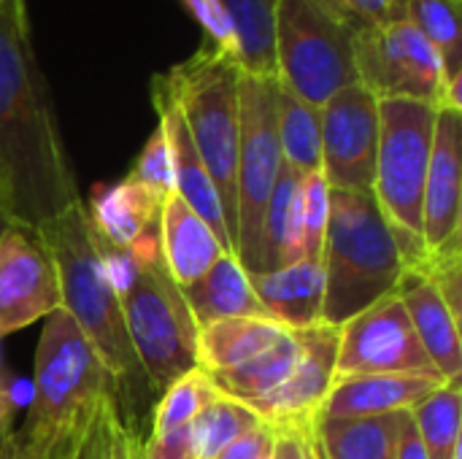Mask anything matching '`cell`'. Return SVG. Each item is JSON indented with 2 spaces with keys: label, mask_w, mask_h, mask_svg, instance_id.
Listing matches in <instances>:
<instances>
[{
  "label": "cell",
  "mask_w": 462,
  "mask_h": 459,
  "mask_svg": "<svg viewBox=\"0 0 462 459\" xmlns=\"http://www.w3.org/2000/svg\"><path fill=\"white\" fill-rule=\"evenodd\" d=\"M79 200L32 51L27 0H5L0 3V206L16 225L38 230Z\"/></svg>",
  "instance_id": "obj_1"
},
{
  "label": "cell",
  "mask_w": 462,
  "mask_h": 459,
  "mask_svg": "<svg viewBox=\"0 0 462 459\" xmlns=\"http://www.w3.org/2000/svg\"><path fill=\"white\" fill-rule=\"evenodd\" d=\"M38 235L43 238L60 273V308L70 314L106 365L114 381V406L122 427L141 438V425L152 417L157 395L133 352L122 300L103 271L84 203H73L60 216L38 227Z\"/></svg>",
  "instance_id": "obj_2"
},
{
  "label": "cell",
  "mask_w": 462,
  "mask_h": 459,
  "mask_svg": "<svg viewBox=\"0 0 462 459\" xmlns=\"http://www.w3.org/2000/svg\"><path fill=\"white\" fill-rule=\"evenodd\" d=\"M114 400V381L65 308L43 319L27 422L14 433L27 459H62Z\"/></svg>",
  "instance_id": "obj_3"
},
{
  "label": "cell",
  "mask_w": 462,
  "mask_h": 459,
  "mask_svg": "<svg viewBox=\"0 0 462 459\" xmlns=\"http://www.w3.org/2000/svg\"><path fill=\"white\" fill-rule=\"evenodd\" d=\"M322 322L341 327L384 295L395 292L403 262L395 233L374 192L330 189V219L322 243Z\"/></svg>",
  "instance_id": "obj_4"
},
{
  "label": "cell",
  "mask_w": 462,
  "mask_h": 459,
  "mask_svg": "<svg viewBox=\"0 0 462 459\" xmlns=\"http://www.w3.org/2000/svg\"><path fill=\"white\" fill-rule=\"evenodd\" d=\"M130 254L135 271L122 300V314L133 352L149 379V387L160 398L176 379L198 368V322L181 295V287L171 279L160 252V222L152 225Z\"/></svg>",
  "instance_id": "obj_5"
},
{
  "label": "cell",
  "mask_w": 462,
  "mask_h": 459,
  "mask_svg": "<svg viewBox=\"0 0 462 459\" xmlns=\"http://www.w3.org/2000/svg\"><path fill=\"white\" fill-rule=\"evenodd\" d=\"M187 122L189 138L214 181L236 254V168H238V84L236 60L203 43L189 60L160 76Z\"/></svg>",
  "instance_id": "obj_6"
},
{
  "label": "cell",
  "mask_w": 462,
  "mask_h": 459,
  "mask_svg": "<svg viewBox=\"0 0 462 459\" xmlns=\"http://www.w3.org/2000/svg\"><path fill=\"white\" fill-rule=\"evenodd\" d=\"M360 27L333 0H279L273 19L279 84L314 108L357 84L355 35Z\"/></svg>",
  "instance_id": "obj_7"
},
{
  "label": "cell",
  "mask_w": 462,
  "mask_h": 459,
  "mask_svg": "<svg viewBox=\"0 0 462 459\" xmlns=\"http://www.w3.org/2000/svg\"><path fill=\"white\" fill-rule=\"evenodd\" d=\"M236 168V257L246 273L260 271V235L271 192L284 162L279 146V78L241 70Z\"/></svg>",
  "instance_id": "obj_8"
},
{
  "label": "cell",
  "mask_w": 462,
  "mask_h": 459,
  "mask_svg": "<svg viewBox=\"0 0 462 459\" xmlns=\"http://www.w3.org/2000/svg\"><path fill=\"white\" fill-rule=\"evenodd\" d=\"M439 108L420 100H379L374 200L390 227L422 235V195Z\"/></svg>",
  "instance_id": "obj_9"
},
{
  "label": "cell",
  "mask_w": 462,
  "mask_h": 459,
  "mask_svg": "<svg viewBox=\"0 0 462 459\" xmlns=\"http://www.w3.org/2000/svg\"><path fill=\"white\" fill-rule=\"evenodd\" d=\"M357 81L379 100L406 97L441 108L444 65L430 41L409 22L365 24L355 35Z\"/></svg>",
  "instance_id": "obj_10"
},
{
  "label": "cell",
  "mask_w": 462,
  "mask_h": 459,
  "mask_svg": "<svg viewBox=\"0 0 462 459\" xmlns=\"http://www.w3.org/2000/svg\"><path fill=\"white\" fill-rule=\"evenodd\" d=\"M338 376H422L444 381L425 354L398 292L384 295L338 327Z\"/></svg>",
  "instance_id": "obj_11"
},
{
  "label": "cell",
  "mask_w": 462,
  "mask_h": 459,
  "mask_svg": "<svg viewBox=\"0 0 462 459\" xmlns=\"http://www.w3.org/2000/svg\"><path fill=\"white\" fill-rule=\"evenodd\" d=\"M322 176L330 189L374 192L379 151V97L360 81L338 89L322 108Z\"/></svg>",
  "instance_id": "obj_12"
},
{
  "label": "cell",
  "mask_w": 462,
  "mask_h": 459,
  "mask_svg": "<svg viewBox=\"0 0 462 459\" xmlns=\"http://www.w3.org/2000/svg\"><path fill=\"white\" fill-rule=\"evenodd\" d=\"M60 306V273L43 238L14 222L0 238V338L46 319Z\"/></svg>",
  "instance_id": "obj_13"
},
{
  "label": "cell",
  "mask_w": 462,
  "mask_h": 459,
  "mask_svg": "<svg viewBox=\"0 0 462 459\" xmlns=\"http://www.w3.org/2000/svg\"><path fill=\"white\" fill-rule=\"evenodd\" d=\"M295 335L300 352L290 376L268 398L252 403V409L271 430L311 433L322 411V403L336 381L338 327L319 322L295 330Z\"/></svg>",
  "instance_id": "obj_14"
},
{
  "label": "cell",
  "mask_w": 462,
  "mask_h": 459,
  "mask_svg": "<svg viewBox=\"0 0 462 459\" xmlns=\"http://www.w3.org/2000/svg\"><path fill=\"white\" fill-rule=\"evenodd\" d=\"M460 181L462 114L457 108H439L422 195V241L428 252L460 241Z\"/></svg>",
  "instance_id": "obj_15"
},
{
  "label": "cell",
  "mask_w": 462,
  "mask_h": 459,
  "mask_svg": "<svg viewBox=\"0 0 462 459\" xmlns=\"http://www.w3.org/2000/svg\"><path fill=\"white\" fill-rule=\"evenodd\" d=\"M152 100L157 108V119L165 127L168 135V146H171V162H173V192L214 230V235L219 238V243L233 254V241L225 225V214H222V203L219 195L214 189V181L189 138L187 122L179 111V103L173 100L171 89L165 87V81L160 76H154L152 81Z\"/></svg>",
  "instance_id": "obj_16"
},
{
  "label": "cell",
  "mask_w": 462,
  "mask_h": 459,
  "mask_svg": "<svg viewBox=\"0 0 462 459\" xmlns=\"http://www.w3.org/2000/svg\"><path fill=\"white\" fill-rule=\"evenodd\" d=\"M411 327L441 373L444 381H460L462 379V341L460 319L449 311L444 298L439 295L436 284L414 271H403L398 287H395Z\"/></svg>",
  "instance_id": "obj_17"
},
{
  "label": "cell",
  "mask_w": 462,
  "mask_h": 459,
  "mask_svg": "<svg viewBox=\"0 0 462 459\" xmlns=\"http://www.w3.org/2000/svg\"><path fill=\"white\" fill-rule=\"evenodd\" d=\"M441 384L422 376H338L317 419H365L414 411Z\"/></svg>",
  "instance_id": "obj_18"
},
{
  "label": "cell",
  "mask_w": 462,
  "mask_h": 459,
  "mask_svg": "<svg viewBox=\"0 0 462 459\" xmlns=\"http://www.w3.org/2000/svg\"><path fill=\"white\" fill-rule=\"evenodd\" d=\"M160 252L179 287L198 281L219 257L230 254L214 230L176 192L160 206Z\"/></svg>",
  "instance_id": "obj_19"
},
{
  "label": "cell",
  "mask_w": 462,
  "mask_h": 459,
  "mask_svg": "<svg viewBox=\"0 0 462 459\" xmlns=\"http://www.w3.org/2000/svg\"><path fill=\"white\" fill-rule=\"evenodd\" d=\"M249 281L263 311L279 325L290 330H300L322 322V303H325L322 262L298 260L276 271L249 273Z\"/></svg>",
  "instance_id": "obj_20"
},
{
  "label": "cell",
  "mask_w": 462,
  "mask_h": 459,
  "mask_svg": "<svg viewBox=\"0 0 462 459\" xmlns=\"http://www.w3.org/2000/svg\"><path fill=\"white\" fill-rule=\"evenodd\" d=\"M162 200L143 189L138 181L125 176L116 184H100L92 189L87 208L92 230L111 246L127 249L160 219Z\"/></svg>",
  "instance_id": "obj_21"
},
{
  "label": "cell",
  "mask_w": 462,
  "mask_h": 459,
  "mask_svg": "<svg viewBox=\"0 0 462 459\" xmlns=\"http://www.w3.org/2000/svg\"><path fill=\"white\" fill-rule=\"evenodd\" d=\"M198 327L233 317H268L252 289L246 268L236 254L219 257L198 281L181 287Z\"/></svg>",
  "instance_id": "obj_22"
},
{
  "label": "cell",
  "mask_w": 462,
  "mask_h": 459,
  "mask_svg": "<svg viewBox=\"0 0 462 459\" xmlns=\"http://www.w3.org/2000/svg\"><path fill=\"white\" fill-rule=\"evenodd\" d=\"M303 176L282 162L276 187L271 192L263 235H260V271H276L303 260Z\"/></svg>",
  "instance_id": "obj_23"
},
{
  "label": "cell",
  "mask_w": 462,
  "mask_h": 459,
  "mask_svg": "<svg viewBox=\"0 0 462 459\" xmlns=\"http://www.w3.org/2000/svg\"><path fill=\"white\" fill-rule=\"evenodd\" d=\"M290 327L271 317H233L198 330V368L208 376L233 371L268 346H273Z\"/></svg>",
  "instance_id": "obj_24"
},
{
  "label": "cell",
  "mask_w": 462,
  "mask_h": 459,
  "mask_svg": "<svg viewBox=\"0 0 462 459\" xmlns=\"http://www.w3.org/2000/svg\"><path fill=\"white\" fill-rule=\"evenodd\" d=\"M411 411L365 419H317L319 459H395L398 438Z\"/></svg>",
  "instance_id": "obj_25"
},
{
  "label": "cell",
  "mask_w": 462,
  "mask_h": 459,
  "mask_svg": "<svg viewBox=\"0 0 462 459\" xmlns=\"http://www.w3.org/2000/svg\"><path fill=\"white\" fill-rule=\"evenodd\" d=\"M406 19L430 41L444 65V103L441 108L462 111V32L460 0H406Z\"/></svg>",
  "instance_id": "obj_26"
},
{
  "label": "cell",
  "mask_w": 462,
  "mask_h": 459,
  "mask_svg": "<svg viewBox=\"0 0 462 459\" xmlns=\"http://www.w3.org/2000/svg\"><path fill=\"white\" fill-rule=\"evenodd\" d=\"M298 335L295 330H287L273 346H268L265 352H260L257 357H252L249 363L217 373L211 376V381L217 384V390L233 400H241L246 406L268 398L292 371L295 360H298Z\"/></svg>",
  "instance_id": "obj_27"
},
{
  "label": "cell",
  "mask_w": 462,
  "mask_h": 459,
  "mask_svg": "<svg viewBox=\"0 0 462 459\" xmlns=\"http://www.w3.org/2000/svg\"><path fill=\"white\" fill-rule=\"evenodd\" d=\"M238 41V68L252 76H276L273 19L279 0H222Z\"/></svg>",
  "instance_id": "obj_28"
},
{
  "label": "cell",
  "mask_w": 462,
  "mask_h": 459,
  "mask_svg": "<svg viewBox=\"0 0 462 459\" xmlns=\"http://www.w3.org/2000/svg\"><path fill=\"white\" fill-rule=\"evenodd\" d=\"M279 146L284 162H290L300 176L322 170L319 108L300 100L284 84H279Z\"/></svg>",
  "instance_id": "obj_29"
},
{
  "label": "cell",
  "mask_w": 462,
  "mask_h": 459,
  "mask_svg": "<svg viewBox=\"0 0 462 459\" xmlns=\"http://www.w3.org/2000/svg\"><path fill=\"white\" fill-rule=\"evenodd\" d=\"M428 459H457L462 454V390L460 381L441 384L411 411Z\"/></svg>",
  "instance_id": "obj_30"
},
{
  "label": "cell",
  "mask_w": 462,
  "mask_h": 459,
  "mask_svg": "<svg viewBox=\"0 0 462 459\" xmlns=\"http://www.w3.org/2000/svg\"><path fill=\"white\" fill-rule=\"evenodd\" d=\"M263 427V419L252 406L233 400L227 395L214 398L192 419V446L195 459H217L227 446H233L246 433Z\"/></svg>",
  "instance_id": "obj_31"
},
{
  "label": "cell",
  "mask_w": 462,
  "mask_h": 459,
  "mask_svg": "<svg viewBox=\"0 0 462 459\" xmlns=\"http://www.w3.org/2000/svg\"><path fill=\"white\" fill-rule=\"evenodd\" d=\"M219 395L222 392L217 390L211 376L203 373L200 368L184 373L157 398V403L152 409V419H149L152 422L149 433H162V430L192 425V419Z\"/></svg>",
  "instance_id": "obj_32"
},
{
  "label": "cell",
  "mask_w": 462,
  "mask_h": 459,
  "mask_svg": "<svg viewBox=\"0 0 462 459\" xmlns=\"http://www.w3.org/2000/svg\"><path fill=\"white\" fill-rule=\"evenodd\" d=\"M141 438L130 436L116 414L114 400H108L89 430L62 454V459H138Z\"/></svg>",
  "instance_id": "obj_33"
},
{
  "label": "cell",
  "mask_w": 462,
  "mask_h": 459,
  "mask_svg": "<svg viewBox=\"0 0 462 459\" xmlns=\"http://www.w3.org/2000/svg\"><path fill=\"white\" fill-rule=\"evenodd\" d=\"M133 181H138L143 189H149L154 197L165 200L168 195H173V162H171V146H168V135L165 127L157 122L154 133L149 135V141L143 143L141 154L135 157L130 173Z\"/></svg>",
  "instance_id": "obj_34"
},
{
  "label": "cell",
  "mask_w": 462,
  "mask_h": 459,
  "mask_svg": "<svg viewBox=\"0 0 462 459\" xmlns=\"http://www.w3.org/2000/svg\"><path fill=\"white\" fill-rule=\"evenodd\" d=\"M303 260L319 262L330 219V184L322 170L303 176Z\"/></svg>",
  "instance_id": "obj_35"
},
{
  "label": "cell",
  "mask_w": 462,
  "mask_h": 459,
  "mask_svg": "<svg viewBox=\"0 0 462 459\" xmlns=\"http://www.w3.org/2000/svg\"><path fill=\"white\" fill-rule=\"evenodd\" d=\"M181 5L206 30L208 43L238 62V41H236V30H233L225 3L222 0H181Z\"/></svg>",
  "instance_id": "obj_36"
},
{
  "label": "cell",
  "mask_w": 462,
  "mask_h": 459,
  "mask_svg": "<svg viewBox=\"0 0 462 459\" xmlns=\"http://www.w3.org/2000/svg\"><path fill=\"white\" fill-rule=\"evenodd\" d=\"M138 459H195L192 446V425L149 433L146 441H141Z\"/></svg>",
  "instance_id": "obj_37"
},
{
  "label": "cell",
  "mask_w": 462,
  "mask_h": 459,
  "mask_svg": "<svg viewBox=\"0 0 462 459\" xmlns=\"http://www.w3.org/2000/svg\"><path fill=\"white\" fill-rule=\"evenodd\" d=\"M357 24H390L406 19V0H333Z\"/></svg>",
  "instance_id": "obj_38"
},
{
  "label": "cell",
  "mask_w": 462,
  "mask_h": 459,
  "mask_svg": "<svg viewBox=\"0 0 462 459\" xmlns=\"http://www.w3.org/2000/svg\"><path fill=\"white\" fill-rule=\"evenodd\" d=\"M273 446H276V433L263 425L246 433L244 438H238L217 459H273Z\"/></svg>",
  "instance_id": "obj_39"
},
{
  "label": "cell",
  "mask_w": 462,
  "mask_h": 459,
  "mask_svg": "<svg viewBox=\"0 0 462 459\" xmlns=\"http://www.w3.org/2000/svg\"><path fill=\"white\" fill-rule=\"evenodd\" d=\"M273 433H276L273 459H319L314 433L306 430H273Z\"/></svg>",
  "instance_id": "obj_40"
},
{
  "label": "cell",
  "mask_w": 462,
  "mask_h": 459,
  "mask_svg": "<svg viewBox=\"0 0 462 459\" xmlns=\"http://www.w3.org/2000/svg\"><path fill=\"white\" fill-rule=\"evenodd\" d=\"M395 459H428V452L420 441V433L414 427V419L409 414L403 430H401V438H398V449H395Z\"/></svg>",
  "instance_id": "obj_41"
},
{
  "label": "cell",
  "mask_w": 462,
  "mask_h": 459,
  "mask_svg": "<svg viewBox=\"0 0 462 459\" xmlns=\"http://www.w3.org/2000/svg\"><path fill=\"white\" fill-rule=\"evenodd\" d=\"M8 422H11V403H8V392H3V379H0V446L11 436Z\"/></svg>",
  "instance_id": "obj_42"
},
{
  "label": "cell",
  "mask_w": 462,
  "mask_h": 459,
  "mask_svg": "<svg viewBox=\"0 0 462 459\" xmlns=\"http://www.w3.org/2000/svg\"><path fill=\"white\" fill-rule=\"evenodd\" d=\"M0 459H27L24 457V452H22V446L16 444L14 433L3 441V446H0Z\"/></svg>",
  "instance_id": "obj_43"
},
{
  "label": "cell",
  "mask_w": 462,
  "mask_h": 459,
  "mask_svg": "<svg viewBox=\"0 0 462 459\" xmlns=\"http://www.w3.org/2000/svg\"><path fill=\"white\" fill-rule=\"evenodd\" d=\"M11 225H14V219H11V216H8V211L0 206V238L5 235V230H8Z\"/></svg>",
  "instance_id": "obj_44"
},
{
  "label": "cell",
  "mask_w": 462,
  "mask_h": 459,
  "mask_svg": "<svg viewBox=\"0 0 462 459\" xmlns=\"http://www.w3.org/2000/svg\"><path fill=\"white\" fill-rule=\"evenodd\" d=\"M0 3H5V0H0Z\"/></svg>",
  "instance_id": "obj_45"
},
{
  "label": "cell",
  "mask_w": 462,
  "mask_h": 459,
  "mask_svg": "<svg viewBox=\"0 0 462 459\" xmlns=\"http://www.w3.org/2000/svg\"><path fill=\"white\" fill-rule=\"evenodd\" d=\"M0 379H3V376H0Z\"/></svg>",
  "instance_id": "obj_46"
}]
</instances>
